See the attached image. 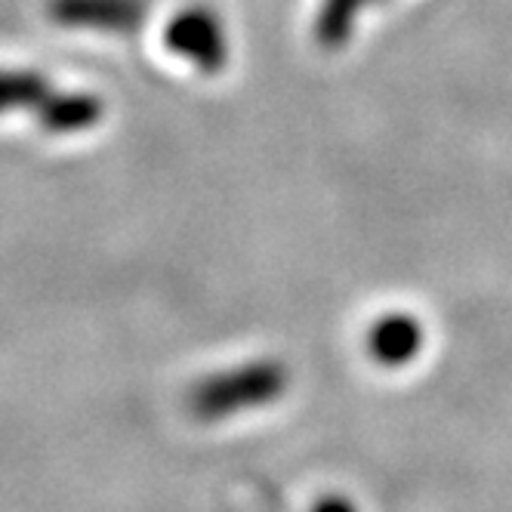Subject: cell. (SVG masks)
Listing matches in <instances>:
<instances>
[{"mask_svg": "<svg viewBox=\"0 0 512 512\" xmlns=\"http://www.w3.org/2000/svg\"><path fill=\"white\" fill-rule=\"evenodd\" d=\"M10 112L38 115L41 127L53 133H81L99 121L102 102L90 93L59 90L34 71L7 68L0 71V115Z\"/></svg>", "mask_w": 512, "mask_h": 512, "instance_id": "cell-1", "label": "cell"}, {"mask_svg": "<svg viewBox=\"0 0 512 512\" xmlns=\"http://www.w3.org/2000/svg\"><path fill=\"white\" fill-rule=\"evenodd\" d=\"M164 41L176 56L189 59L201 71H210V75L229 62V34L219 16L204 7H192L173 16Z\"/></svg>", "mask_w": 512, "mask_h": 512, "instance_id": "cell-2", "label": "cell"}, {"mask_svg": "<svg viewBox=\"0 0 512 512\" xmlns=\"http://www.w3.org/2000/svg\"><path fill=\"white\" fill-rule=\"evenodd\" d=\"M47 16L62 28L130 34L145 19V0H50Z\"/></svg>", "mask_w": 512, "mask_h": 512, "instance_id": "cell-3", "label": "cell"}, {"mask_svg": "<svg viewBox=\"0 0 512 512\" xmlns=\"http://www.w3.org/2000/svg\"><path fill=\"white\" fill-rule=\"evenodd\" d=\"M386 0H321V7L315 13L312 31H315V41L324 50H340L358 28V19L377 10Z\"/></svg>", "mask_w": 512, "mask_h": 512, "instance_id": "cell-4", "label": "cell"}, {"mask_svg": "<svg viewBox=\"0 0 512 512\" xmlns=\"http://www.w3.org/2000/svg\"><path fill=\"white\" fill-rule=\"evenodd\" d=\"M423 346V327L411 315H386L371 334V349L386 364H405Z\"/></svg>", "mask_w": 512, "mask_h": 512, "instance_id": "cell-5", "label": "cell"}, {"mask_svg": "<svg viewBox=\"0 0 512 512\" xmlns=\"http://www.w3.org/2000/svg\"><path fill=\"white\" fill-rule=\"evenodd\" d=\"M318 512H352L349 506H343V503H324Z\"/></svg>", "mask_w": 512, "mask_h": 512, "instance_id": "cell-6", "label": "cell"}]
</instances>
